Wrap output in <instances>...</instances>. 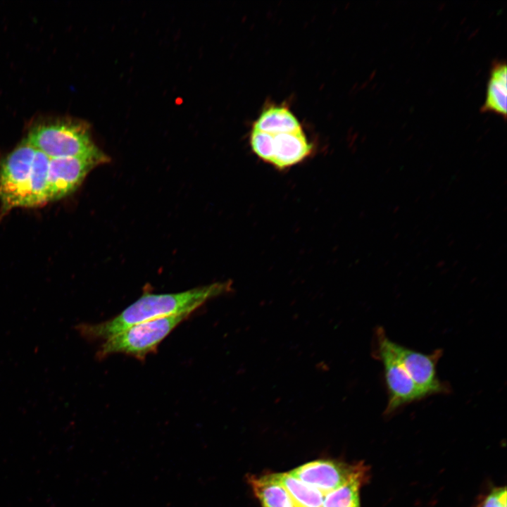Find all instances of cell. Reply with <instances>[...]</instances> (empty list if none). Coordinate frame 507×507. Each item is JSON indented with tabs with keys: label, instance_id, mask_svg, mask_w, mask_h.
Here are the masks:
<instances>
[{
	"label": "cell",
	"instance_id": "cell-6",
	"mask_svg": "<svg viewBox=\"0 0 507 507\" xmlns=\"http://www.w3.org/2000/svg\"><path fill=\"white\" fill-rule=\"evenodd\" d=\"M109 161L110 158L99 148L82 156L50 158L47 178L48 202L73 192L92 169Z\"/></svg>",
	"mask_w": 507,
	"mask_h": 507
},
{
	"label": "cell",
	"instance_id": "cell-9",
	"mask_svg": "<svg viewBox=\"0 0 507 507\" xmlns=\"http://www.w3.org/2000/svg\"><path fill=\"white\" fill-rule=\"evenodd\" d=\"M273 135L271 165L284 170L302 162L311 154L313 145L303 130Z\"/></svg>",
	"mask_w": 507,
	"mask_h": 507
},
{
	"label": "cell",
	"instance_id": "cell-5",
	"mask_svg": "<svg viewBox=\"0 0 507 507\" xmlns=\"http://www.w3.org/2000/svg\"><path fill=\"white\" fill-rule=\"evenodd\" d=\"M375 349L373 356L383 366L384 377L388 394L384 413L390 414L406 404L417 401L427 395L415 384L404 368L389 349L384 330L375 331Z\"/></svg>",
	"mask_w": 507,
	"mask_h": 507
},
{
	"label": "cell",
	"instance_id": "cell-13",
	"mask_svg": "<svg viewBox=\"0 0 507 507\" xmlns=\"http://www.w3.org/2000/svg\"><path fill=\"white\" fill-rule=\"evenodd\" d=\"M367 474V468L358 463L346 482L324 495L322 507H361L360 488Z\"/></svg>",
	"mask_w": 507,
	"mask_h": 507
},
{
	"label": "cell",
	"instance_id": "cell-7",
	"mask_svg": "<svg viewBox=\"0 0 507 507\" xmlns=\"http://www.w3.org/2000/svg\"><path fill=\"white\" fill-rule=\"evenodd\" d=\"M386 342L415 384L427 396L450 392L449 386L442 382L437 375V364L442 356V349L425 354L399 344L388 337Z\"/></svg>",
	"mask_w": 507,
	"mask_h": 507
},
{
	"label": "cell",
	"instance_id": "cell-16",
	"mask_svg": "<svg viewBox=\"0 0 507 507\" xmlns=\"http://www.w3.org/2000/svg\"><path fill=\"white\" fill-rule=\"evenodd\" d=\"M506 487H495L485 496L477 507H507Z\"/></svg>",
	"mask_w": 507,
	"mask_h": 507
},
{
	"label": "cell",
	"instance_id": "cell-12",
	"mask_svg": "<svg viewBox=\"0 0 507 507\" xmlns=\"http://www.w3.org/2000/svg\"><path fill=\"white\" fill-rule=\"evenodd\" d=\"M248 481L262 507H296L287 491L273 474L252 475Z\"/></svg>",
	"mask_w": 507,
	"mask_h": 507
},
{
	"label": "cell",
	"instance_id": "cell-10",
	"mask_svg": "<svg viewBox=\"0 0 507 507\" xmlns=\"http://www.w3.org/2000/svg\"><path fill=\"white\" fill-rule=\"evenodd\" d=\"M507 66L505 61L494 60L491 65L485 100L480 112H491L506 118Z\"/></svg>",
	"mask_w": 507,
	"mask_h": 507
},
{
	"label": "cell",
	"instance_id": "cell-15",
	"mask_svg": "<svg viewBox=\"0 0 507 507\" xmlns=\"http://www.w3.org/2000/svg\"><path fill=\"white\" fill-rule=\"evenodd\" d=\"M250 145L254 154L263 161L271 163L273 135L256 129L251 130Z\"/></svg>",
	"mask_w": 507,
	"mask_h": 507
},
{
	"label": "cell",
	"instance_id": "cell-1",
	"mask_svg": "<svg viewBox=\"0 0 507 507\" xmlns=\"http://www.w3.org/2000/svg\"><path fill=\"white\" fill-rule=\"evenodd\" d=\"M232 282H216L184 292L169 294L144 292L113 318L97 323H80L74 326L88 342L106 340L124 330L149 320L191 313L208 301L230 293Z\"/></svg>",
	"mask_w": 507,
	"mask_h": 507
},
{
	"label": "cell",
	"instance_id": "cell-4",
	"mask_svg": "<svg viewBox=\"0 0 507 507\" xmlns=\"http://www.w3.org/2000/svg\"><path fill=\"white\" fill-rule=\"evenodd\" d=\"M35 153L36 149L26 140L2 162L0 167V201L4 210L30 208Z\"/></svg>",
	"mask_w": 507,
	"mask_h": 507
},
{
	"label": "cell",
	"instance_id": "cell-14",
	"mask_svg": "<svg viewBox=\"0 0 507 507\" xmlns=\"http://www.w3.org/2000/svg\"><path fill=\"white\" fill-rule=\"evenodd\" d=\"M273 475L287 491L296 507H322L325 494L321 492L289 472Z\"/></svg>",
	"mask_w": 507,
	"mask_h": 507
},
{
	"label": "cell",
	"instance_id": "cell-2",
	"mask_svg": "<svg viewBox=\"0 0 507 507\" xmlns=\"http://www.w3.org/2000/svg\"><path fill=\"white\" fill-rule=\"evenodd\" d=\"M190 315L191 313L173 315L132 325L104 340L96 352V358L103 359L110 355L122 353L144 360Z\"/></svg>",
	"mask_w": 507,
	"mask_h": 507
},
{
	"label": "cell",
	"instance_id": "cell-3",
	"mask_svg": "<svg viewBox=\"0 0 507 507\" xmlns=\"http://www.w3.org/2000/svg\"><path fill=\"white\" fill-rule=\"evenodd\" d=\"M27 141L49 158L82 156L98 148L92 139L89 124L80 120L39 125L30 131Z\"/></svg>",
	"mask_w": 507,
	"mask_h": 507
},
{
	"label": "cell",
	"instance_id": "cell-11",
	"mask_svg": "<svg viewBox=\"0 0 507 507\" xmlns=\"http://www.w3.org/2000/svg\"><path fill=\"white\" fill-rule=\"evenodd\" d=\"M253 129L271 134L303 130L297 118L289 108L283 106H270L264 108L254 122Z\"/></svg>",
	"mask_w": 507,
	"mask_h": 507
},
{
	"label": "cell",
	"instance_id": "cell-8",
	"mask_svg": "<svg viewBox=\"0 0 507 507\" xmlns=\"http://www.w3.org/2000/svg\"><path fill=\"white\" fill-rule=\"evenodd\" d=\"M357 466L319 460L303 464L289 472L325 494L346 482Z\"/></svg>",
	"mask_w": 507,
	"mask_h": 507
}]
</instances>
